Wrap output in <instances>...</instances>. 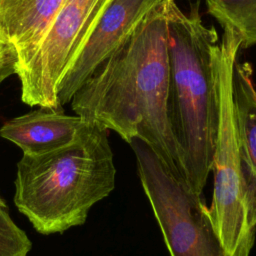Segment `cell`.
Segmentation results:
<instances>
[{"label":"cell","instance_id":"1","mask_svg":"<svg viewBox=\"0 0 256 256\" xmlns=\"http://www.w3.org/2000/svg\"><path fill=\"white\" fill-rule=\"evenodd\" d=\"M165 2L146 14L70 102L73 111L84 121L116 132L127 143L134 138L145 142L169 170L186 183L168 120Z\"/></svg>","mask_w":256,"mask_h":256},{"label":"cell","instance_id":"2","mask_svg":"<svg viewBox=\"0 0 256 256\" xmlns=\"http://www.w3.org/2000/svg\"><path fill=\"white\" fill-rule=\"evenodd\" d=\"M169 59L168 120L186 183L202 195L215 149L218 121V35L204 25L199 3L184 13L166 0Z\"/></svg>","mask_w":256,"mask_h":256},{"label":"cell","instance_id":"3","mask_svg":"<svg viewBox=\"0 0 256 256\" xmlns=\"http://www.w3.org/2000/svg\"><path fill=\"white\" fill-rule=\"evenodd\" d=\"M107 131L85 121L70 144L23 154L13 201L37 232L62 233L84 224L91 207L113 191L116 168Z\"/></svg>","mask_w":256,"mask_h":256},{"label":"cell","instance_id":"4","mask_svg":"<svg viewBox=\"0 0 256 256\" xmlns=\"http://www.w3.org/2000/svg\"><path fill=\"white\" fill-rule=\"evenodd\" d=\"M242 47L239 36L224 29L217 60L218 121L212 162L214 186L209 215L228 256H249L256 233L247 224L236 133L232 74Z\"/></svg>","mask_w":256,"mask_h":256},{"label":"cell","instance_id":"5","mask_svg":"<svg viewBox=\"0 0 256 256\" xmlns=\"http://www.w3.org/2000/svg\"><path fill=\"white\" fill-rule=\"evenodd\" d=\"M170 256H228L202 195L177 178L142 140L128 143Z\"/></svg>","mask_w":256,"mask_h":256},{"label":"cell","instance_id":"6","mask_svg":"<svg viewBox=\"0 0 256 256\" xmlns=\"http://www.w3.org/2000/svg\"><path fill=\"white\" fill-rule=\"evenodd\" d=\"M109 0H65L29 61L17 72L21 100L29 106L61 109L58 85Z\"/></svg>","mask_w":256,"mask_h":256},{"label":"cell","instance_id":"7","mask_svg":"<svg viewBox=\"0 0 256 256\" xmlns=\"http://www.w3.org/2000/svg\"><path fill=\"white\" fill-rule=\"evenodd\" d=\"M165 0H109L63 75L59 105L71 101L94 71L132 34L146 14Z\"/></svg>","mask_w":256,"mask_h":256},{"label":"cell","instance_id":"8","mask_svg":"<svg viewBox=\"0 0 256 256\" xmlns=\"http://www.w3.org/2000/svg\"><path fill=\"white\" fill-rule=\"evenodd\" d=\"M249 63L236 60L232 74L233 109L239 147L247 224L256 233V90Z\"/></svg>","mask_w":256,"mask_h":256},{"label":"cell","instance_id":"9","mask_svg":"<svg viewBox=\"0 0 256 256\" xmlns=\"http://www.w3.org/2000/svg\"><path fill=\"white\" fill-rule=\"evenodd\" d=\"M79 116L61 109L41 108L12 118L0 128V136L16 144L23 154L41 155L70 144L84 124Z\"/></svg>","mask_w":256,"mask_h":256},{"label":"cell","instance_id":"10","mask_svg":"<svg viewBox=\"0 0 256 256\" xmlns=\"http://www.w3.org/2000/svg\"><path fill=\"white\" fill-rule=\"evenodd\" d=\"M64 1L0 0V29L18 52V71L31 58L46 28Z\"/></svg>","mask_w":256,"mask_h":256},{"label":"cell","instance_id":"11","mask_svg":"<svg viewBox=\"0 0 256 256\" xmlns=\"http://www.w3.org/2000/svg\"><path fill=\"white\" fill-rule=\"evenodd\" d=\"M209 13L224 29H231L242 47L256 44V0H206Z\"/></svg>","mask_w":256,"mask_h":256},{"label":"cell","instance_id":"12","mask_svg":"<svg viewBox=\"0 0 256 256\" xmlns=\"http://www.w3.org/2000/svg\"><path fill=\"white\" fill-rule=\"evenodd\" d=\"M31 247L28 236L13 222L0 198V256H27Z\"/></svg>","mask_w":256,"mask_h":256},{"label":"cell","instance_id":"13","mask_svg":"<svg viewBox=\"0 0 256 256\" xmlns=\"http://www.w3.org/2000/svg\"><path fill=\"white\" fill-rule=\"evenodd\" d=\"M19 55L13 43L0 29V84L9 76L17 74Z\"/></svg>","mask_w":256,"mask_h":256}]
</instances>
